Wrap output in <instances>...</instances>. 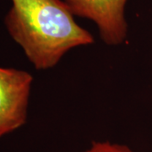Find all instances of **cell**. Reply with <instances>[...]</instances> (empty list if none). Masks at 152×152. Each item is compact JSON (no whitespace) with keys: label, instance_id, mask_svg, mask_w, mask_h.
<instances>
[{"label":"cell","instance_id":"obj_1","mask_svg":"<svg viewBox=\"0 0 152 152\" xmlns=\"http://www.w3.org/2000/svg\"><path fill=\"white\" fill-rule=\"evenodd\" d=\"M11 1L5 27L36 69H52L71 49L94 42L63 0Z\"/></svg>","mask_w":152,"mask_h":152},{"label":"cell","instance_id":"obj_2","mask_svg":"<svg viewBox=\"0 0 152 152\" xmlns=\"http://www.w3.org/2000/svg\"><path fill=\"white\" fill-rule=\"evenodd\" d=\"M32 75L0 67V139L26 123Z\"/></svg>","mask_w":152,"mask_h":152},{"label":"cell","instance_id":"obj_3","mask_svg":"<svg viewBox=\"0 0 152 152\" xmlns=\"http://www.w3.org/2000/svg\"><path fill=\"white\" fill-rule=\"evenodd\" d=\"M74 15L90 20L97 26L100 37L110 46L124 42L128 24L125 6L128 0H63Z\"/></svg>","mask_w":152,"mask_h":152},{"label":"cell","instance_id":"obj_4","mask_svg":"<svg viewBox=\"0 0 152 152\" xmlns=\"http://www.w3.org/2000/svg\"><path fill=\"white\" fill-rule=\"evenodd\" d=\"M84 152H134L124 145L114 144L109 141L93 142L91 146Z\"/></svg>","mask_w":152,"mask_h":152}]
</instances>
